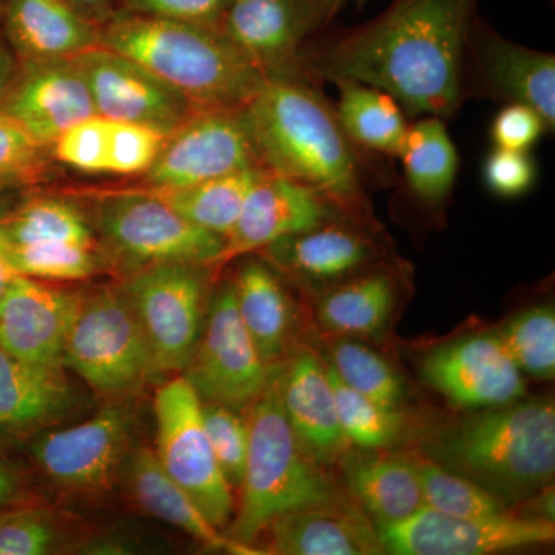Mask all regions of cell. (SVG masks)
I'll list each match as a JSON object with an SVG mask.
<instances>
[{
	"instance_id": "obj_1",
	"label": "cell",
	"mask_w": 555,
	"mask_h": 555,
	"mask_svg": "<svg viewBox=\"0 0 555 555\" xmlns=\"http://www.w3.org/2000/svg\"><path fill=\"white\" fill-rule=\"evenodd\" d=\"M480 0H392L366 24L321 35L299 68L323 86L353 79L386 91L409 118H455L467 101V39Z\"/></svg>"
},
{
	"instance_id": "obj_2",
	"label": "cell",
	"mask_w": 555,
	"mask_h": 555,
	"mask_svg": "<svg viewBox=\"0 0 555 555\" xmlns=\"http://www.w3.org/2000/svg\"><path fill=\"white\" fill-rule=\"evenodd\" d=\"M244 115L266 169L315 190L349 217L367 222L364 160L335 105L305 73L268 79Z\"/></svg>"
},
{
	"instance_id": "obj_3",
	"label": "cell",
	"mask_w": 555,
	"mask_h": 555,
	"mask_svg": "<svg viewBox=\"0 0 555 555\" xmlns=\"http://www.w3.org/2000/svg\"><path fill=\"white\" fill-rule=\"evenodd\" d=\"M101 46L144 65L199 109L244 108L266 79L218 28L116 11Z\"/></svg>"
},
{
	"instance_id": "obj_4",
	"label": "cell",
	"mask_w": 555,
	"mask_h": 555,
	"mask_svg": "<svg viewBox=\"0 0 555 555\" xmlns=\"http://www.w3.org/2000/svg\"><path fill=\"white\" fill-rule=\"evenodd\" d=\"M281 367L250 404L241 505L230 539L251 546L276 517L301 507L347 502L345 492L299 448L281 403Z\"/></svg>"
},
{
	"instance_id": "obj_5",
	"label": "cell",
	"mask_w": 555,
	"mask_h": 555,
	"mask_svg": "<svg viewBox=\"0 0 555 555\" xmlns=\"http://www.w3.org/2000/svg\"><path fill=\"white\" fill-rule=\"evenodd\" d=\"M467 478L505 500L539 495L555 473V409L551 400L514 401L469 416L444 447Z\"/></svg>"
},
{
	"instance_id": "obj_6",
	"label": "cell",
	"mask_w": 555,
	"mask_h": 555,
	"mask_svg": "<svg viewBox=\"0 0 555 555\" xmlns=\"http://www.w3.org/2000/svg\"><path fill=\"white\" fill-rule=\"evenodd\" d=\"M62 364L108 397L137 392L156 375L147 341L120 287L80 295Z\"/></svg>"
},
{
	"instance_id": "obj_7",
	"label": "cell",
	"mask_w": 555,
	"mask_h": 555,
	"mask_svg": "<svg viewBox=\"0 0 555 555\" xmlns=\"http://www.w3.org/2000/svg\"><path fill=\"white\" fill-rule=\"evenodd\" d=\"M93 224L108 254L130 272L160 262L210 268L224 247L222 236L188 221L150 190L105 196Z\"/></svg>"
},
{
	"instance_id": "obj_8",
	"label": "cell",
	"mask_w": 555,
	"mask_h": 555,
	"mask_svg": "<svg viewBox=\"0 0 555 555\" xmlns=\"http://www.w3.org/2000/svg\"><path fill=\"white\" fill-rule=\"evenodd\" d=\"M207 266L160 262L131 272L120 291L147 341L156 374L184 372L206 321Z\"/></svg>"
},
{
	"instance_id": "obj_9",
	"label": "cell",
	"mask_w": 555,
	"mask_h": 555,
	"mask_svg": "<svg viewBox=\"0 0 555 555\" xmlns=\"http://www.w3.org/2000/svg\"><path fill=\"white\" fill-rule=\"evenodd\" d=\"M155 455L167 476L181 486L211 525L222 528L233 514L232 489L222 477L211 451L201 398L182 377L171 378L156 390Z\"/></svg>"
},
{
	"instance_id": "obj_10",
	"label": "cell",
	"mask_w": 555,
	"mask_h": 555,
	"mask_svg": "<svg viewBox=\"0 0 555 555\" xmlns=\"http://www.w3.org/2000/svg\"><path fill=\"white\" fill-rule=\"evenodd\" d=\"M346 0H232L218 30L266 79L301 75L299 57Z\"/></svg>"
},
{
	"instance_id": "obj_11",
	"label": "cell",
	"mask_w": 555,
	"mask_h": 555,
	"mask_svg": "<svg viewBox=\"0 0 555 555\" xmlns=\"http://www.w3.org/2000/svg\"><path fill=\"white\" fill-rule=\"evenodd\" d=\"M276 366H268L247 334L236 308L232 281L208 301L206 321L184 378L201 401L246 409L269 386Z\"/></svg>"
},
{
	"instance_id": "obj_12",
	"label": "cell",
	"mask_w": 555,
	"mask_h": 555,
	"mask_svg": "<svg viewBox=\"0 0 555 555\" xmlns=\"http://www.w3.org/2000/svg\"><path fill=\"white\" fill-rule=\"evenodd\" d=\"M133 420L124 406L96 415L33 441L31 456L51 483L72 494H100L124 473L131 454Z\"/></svg>"
},
{
	"instance_id": "obj_13",
	"label": "cell",
	"mask_w": 555,
	"mask_h": 555,
	"mask_svg": "<svg viewBox=\"0 0 555 555\" xmlns=\"http://www.w3.org/2000/svg\"><path fill=\"white\" fill-rule=\"evenodd\" d=\"M383 551L396 555H483L542 545L555 537L550 518L463 517L423 506L414 516L378 528Z\"/></svg>"
},
{
	"instance_id": "obj_14",
	"label": "cell",
	"mask_w": 555,
	"mask_h": 555,
	"mask_svg": "<svg viewBox=\"0 0 555 555\" xmlns=\"http://www.w3.org/2000/svg\"><path fill=\"white\" fill-rule=\"evenodd\" d=\"M257 166L244 108L201 109L167 137L145 181L152 189L189 188Z\"/></svg>"
},
{
	"instance_id": "obj_15",
	"label": "cell",
	"mask_w": 555,
	"mask_h": 555,
	"mask_svg": "<svg viewBox=\"0 0 555 555\" xmlns=\"http://www.w3.org/2000/svg\"><path fill=\"white\" fill-rule=\"evenodd\" d=\"M102 118L141 124L167 137L201 112L181 91L139 62L104 46L73 57Z\"/></svg>"
},
{
	"instance_id": "obj_16",
	"label": "cell",
	"mask_w": 555,
	"mask_h": 555,
	"mask_svg": "<svg viewBox=\"0 0 555 555\" xmlns=\"http://www.w3.org/2000/svg\"><path fill=\"white\" fill-rule=\"evenodd\" d=\"M466 98L529 105L555 127V56L503 38L480 16L467 39Z\"/></svg>"
},
{
	"instance_id": "obj_17",
	"label": "cell",
	"mask_w": 555,
	"mask_h": 555,
	"mask_svg": "<svg viewBox=\"0 0 555 555\" xmlns=\"http://www.w3.org/2000/svg\"><path fill=\"white\" fill-rule=\"evenodd\" d=\"M422 377L456 409L505 406L526 393L524 374L496 335H474L437 347L423 360Z\"/></svg>"
},
{
	"instance_id": "obj_18",
	"label": "cell",
	"mask_w": 555,
	"mask_h": 555,
	"mask_svg": "<svg viewBox=\"0 0 555 555\" xmlns=\"http://www.w3.org/2000/svg\"><path fill=\"white\" fill-rule=\"evenodd\" d=\"M0 113L47 147L69 127L96 115L87 80L73 57L25 62L0 96Z\"/></svg>"
},
{
	"instance_id": "obj_19",
	"label": "cell",
	"mask_w": 555,
	"mask_h": 555,
	"mask_svg": "<svg viewBox=\"0 0 555 555\" xmlns=\"http://www.w3.org/2000/svg\"><path fill=\"white\" fill-rule=\"evenodd\" d=\"M338 215L346 214L315 190L266 169L224 238L218 266L262 250L284 236L308 232Z\"/></svg>"
},
{
	"instance_id": "obj_20",
	"label": "cell",
	"mask_w": 555,
	"mask_h": 555,
	"mask_svg": "<svg viewBox=\"0 0 555 555\" xmlns=\"http://www.w3.org/2000/svg\"><path fill=\"white\" fill-rule=\"evenodd\" d=\"M80 294L17 275L0 299V347L28 364L64 369L65 338Z\"/></svg>"
},
{
	"instance_id": "obj_21",
	"label": "cell",
	"mask_w": 555,
	"mask_h": 555,
	"mask_svg": "<svg viewBox=\"0 0 555 555\" xmlns=\"http://www.w3.org/2000/svg\"><path fill=\"white\" fill-rule=\"evenodd\" d=\"M360 225L366 222L338 215L308 232L284 236L262 250L269 264L284 275L309 286L328 288L366 272L379 258L375 241Z\"/></svg>"
},
{
	"instance_id": "obj_22",
	"label": "cell",
	"mask_w": 555,
	"mask_h": 555,
	"mask_svg": "<svg viewBox=\"0 0 555 555\" xmlns=\"http://www.w3.org/2000/svg\"><path fill=\"white\" fill-rule=\"evenodd\" d=\"M281 403L299 448L317 465H334L349 441L339 425L328 369L309 349H301L281 367Z\"/></svg>"
},
{
	"instance_id": "obj_23",
	"label": "cell",
	"mask_w": 555,
	"mask_h": 555,
	"mask_svg": "<svg viewBox=\"0 0 555 555\" xmlns=\"http://www.w3.org/2000/svg\"><path fill=\"white\" fill-rule=\"evenodd\" d=\"M0 27L24 64L72 60L101 46V25L65 0H0Z\"/></svg>"
},
{
	"instance_id": "obj_24",
	"label": "cell",
	"mask_w": 555,
	"mask_h": 555,
	"mask_svg": "<svg viewBox=\"0 0 555 555\" xmlns=\"http://www.w3.org/2000/svg\"><path fill=\"white\" fill-rule=\"evenodd\" d=\"M268 553L281 555L383 554L377 526L350 500L276 517L266 529Z\"/></svg>"
},
{
	"instance_id": "obj_25",
	"label": "cell",
	"mask_w": 555,
	"mask_h": 555,
	"mask_svg": "<svg viewBox=\"0 0 555 555\" xmlns=\"http://www.w3.org/2000/svg\"><path fill=\"white\" fill-rule=\"evenodd\" d=\"M64 369L35 366L0 347V441L38 434L73 406Z\"/></svg>"
},
{
	"instance_id": "obj_26",
	"label": "cell",
	"mask_w": 555,
	"mask_h": 555,
	"mask_svg": "<svg viewBox=\"0 0 555 555\" xmlns=\"http://www.w3.org/2000/svg\"><path fill=\"white\" fill-rule=\"evenodd\" d=\"M345 478L350 494L377 529L406 520L425 506L415 455L379 449L349 456Z\"/></svg>"
},
{
	"instance_id": "obj_27",
	"label": "cell",
	"mask_w": 555,
	"mask_h": 555,
	"mask_svg": "<svg viewBox=\"0 0 555 555\" xmlns=\"http://www.w3.org/2000/svg\"><path fill=\"white\" fill-rule=\"evenodd\" d=\"M127 481L131 495L150 516L159 518L185 534L192 535L204 546L229 554L259 555L262 551L243 545L218 531L217 526L208 521L203 511L193 502L192 496L175 483L159 465L155 452L139 448L127 460Z\"/></svg>"
},
{
	"instance_id": "obj_28",
	"label": "cell",
	"mask_w": 555,
	"mask_h": 555,
	"mask_svg": "<svg viewBox=\"0 0 555 555\" xmlns=\"http://www.w3.org/2000/svg\"><path fill=\"white\" fill-rule=\"evenodd\" d=\"M236 308L247 334L268 366L281 364L294 332V305L278 270L262 259H248L235 280Z\"/></svg>"
},
{
	"instance_id": "obj_29",
	"label": "cell",
	"mask_w": 555,
	"mask_h": 555,
	"mask_svg": "<svg viewBox=\"0 0 555 555\" xmlns=\"http://www.w3.org/2000/svg\"><path fill=\"white\" fill-rule=\"evenodd\" d=\"M396 298L393 273L372 268L328 287L318 301V321L324 331L341 337H374L386 327Z\"/></svg>"
},
{
	"instance_id": "obj_30",
	"label": "cell",
	"mask_w": 555,
	"mask_h": 555,
	"mask_svg": "<svg viewBox=\"0 0 555 555\" xmlns=\"http://www.w3.org/2000/svg\"><path fill=\"white\" fill-rule=\"evenodd\" d=\"M338 87L335 105L339 124L350 141L363 152L400 155L409 122L403 108L386 91L353 79L334 82Z\"/></svg>"
},
{
	"instance_id": "obj_31",
	"label": "cell",
	"mask_w": 555,
	"mask_h": 555,
	"mask_svg": "<svg viewBox=\"0 0 555 555\" xmlns=\"http://www.w3.org/2000/svg\"><path fill=\"white\" fill-rule=\"evenodd\" d=\"M398 158L416 198L438 206L451 195L459 171V153L444 119L425 116L409 124Z\"/></svg>"
},
{
	"instance_id": "obj_32",
	"label": "cell",
	"mask_w": 555,
	"mask_h": 555,
	"mask_svg": "<svg viewBox=\"0 0 555 555\" xmlns=\"http://www.w3.org/2000/svg\"><path fill=\"white\" fill-rule=\"evenodd\" d=\"M264 171L262 166L248 167L189 188L150 189V192L188 221L225 238L235 225L248 193Z\"/></svg>"
},
{
	"instance_id": "obj_33",
	"label": "cell",
	"mask_w": 555,
	"mask_h": 555,
	"mask_svg": "<svg viewBox=\"0 0 555 555\" xmlns=\"http://www.w3.org/2000/svg\"><path fill=\"white\" fill-rule=\"evenodd\" d=\"M0 243L5 247L42 243L96 246V232L76 204L39 196L17 201L0 217Z\"/></svg>"
},
{
	"instance_id": "obj_34",
	"label": "cell",
	"mask_w": 555,
	"mask_h": 555,
	"mask_svg": "<svg viewBox=\"0 0 555 555\" xmlns=\"http://www.w3.org/2000/svg\"><path fill=\"white\" fill-rule=\"evenodd\" d=\"M339 425L350 444L364 451L392 448L406 430V416L400 408L385 406L346 386L328 366Z\"/></svg>"
},
{
	"instance_id": "obj_35",
	"label": "cell",
	"mask_w": 555,
	"mask_h": 555,
	"mask_svg": "<svg viewBox=\"0 0 555 555\" xmlns=\"http://www.w3.org/2000/svg\"><path fill=\"white\" fill-rule=\"evenodd\" d=\"M521 374L537 379L555 375V312L543 305L526 309L496 334Z\"/></svg>"
},
{
	"instance_id": "obj_36",
	"label": "cell",
	"mask_w": 555,
	"mask_h": 555,
	"mask_svg": "<svg viewBox=\"0 0 555 555\" xmlns=\"http://www.w3.org/2000/svg\"><path fill=\"white\" fill-rule=\"evenodd\" d=\"M425 506L452 516L486 517L507 513L500 499L470 478L456 476L434 460L415 455Z\"/></svg>"
},
{
	"instance_id": "obj_37",
	"label": "cell",
	"mask_w": 555,
	"mask_h": 555,
	"mask_svg": "<svg viewBox=\"0 0 555 555\" xmlns=\"http://www.w3.org/2000/svg\"><path fill=\"white\" fill-rule=\"evenodd\" d=\"M5 250L17 275L39 281L86 280L101 272L107 262L96 246L75 243L30 244Z\"/></svg>"
},
{
	"instance_id": "obj_38",
	"label": "cell",
	"mask_w": 555,
	"mask_h": 555,
	"mask_svg": "<svg viewBox=\"0 0 555 555\" xmlns=\"http://www.w3.org/2000/svg\"><path fill=\"white\" fill-rule=\"evenodd\" d=\"M331 356L328 366L350 389L385 406L400 408L403 403L406 389L400 375L367 346L343 339L332 347Z\"/></svg>"
},
{
	"instance_id": "obj_39",
	"label": "cell",
	"mask_w": 555,
	"mask_h": 555,
	"mask_svg": "<svg viewBox=\"0 0 555 555\" xmlns=\"http://www.w3.org/2000/svg\"><path fill=\"white\" fill-rule=\"evenodd\" d=\"M62 539L60 520L46 507L0 511V555L53 554Z\"/></svg>"
},
{
	"instance_id": "obj_40",
	"label": "cell",
	"mask_w": 555,
	"mask_h": 555,
	"mask_svg": "<svg viewBox=\"0 0 555 555\" xmlns=\"http://www.w3.org/2000/svg\"><path fill=\"white\" fill-rule=\"evenodd\" d=\"M204 429L211 451L230 489H240L246 470L248 425L235 409L201 401Z\"/></svg>"
},
{
	"instance_id": "obj_41",
	"label": "cell",
	"mask_w": 555,
	"mask_h": 555,
	"mask_svg": "<svg viewBox=\"0 0 555 555\" xmlns=\"http://www.w3.org/2000/svg\"><path fill=\"white\" fill-rule=\"evenodd\" d=\"M166 139L152 127L108 119L107 173H147Z\"/></svg>"
},
{
	"instance_id": "obj_42",
	"label": "cell",
	"mask_w": 555,
	"mask_h": 555,
	"mask_svg": "<svg viewBox=\"0 0 555 555\" xmlns=\"http://www.w3.org/2000/svg\"><path fill=\"white\" fill-rule=\"evenodd\" d=\"M49 149L0 113V182L21 188L30 184L46 169Z\"/></svg>"
},
{
	"instance_id": "obj_43",
	"label": "cell",
	"mask_w": 555,
	"mask_h": 555,
	"mask_svg": "<svg viewBox=\"0 0 555 555\" xmlns=\"http://www.w3.org/2000/svg\"><path fill=\"white\" fill-rule=\"evenodd\" d=\"M108 119L100 115L80 120L53 142L54 155L72 169L107 173Z\"/></svg>"
},
{
	"instance_id": "obj_44",
	"label": "cell",
	"mask_w": 555,
	"mask_h": 555,
	"mask_svg": "<svg viewBox=\"0 0 555 555\" xmlns=\"http://www.w3.org/2000/svg\"><path fill=\"white\" fill-rule=\"evenodd\" d=\"M537 170L528 152L495 147L485 160L486 188L502 198H517L534 185Z\"/></svg>"
},
{
	"instance_id": "obj_45",
	"label": "cell",
	"mask_w": 555,
	"mask_h": 555,
	"mask_svg": "<svg viewBox=\"0 0 555 555\" xmlns=\"http://www.w3.org/2000/svg\"><path fill=\"white\" fill-rule=\"evenodd\" d=\"M232 0H116L120 11L217 28Z\"/></svg>"
},
{
	"instance_id": "obj_46",
	"label": "cell",
	"mask_w": 555,
	"mask_h": 555,
	"mask_svg": "<svg viewBox=\"0 0 555 555\" xmlns=\"http://www.w3.org/2000/svg\"><path fill=\"white\" fill-rule=\"evenodd\" d=\"M547 133L545 120L534 108L525 104H505L491 126L495 147L529 152Z\"/></svg>"
},
{
	"instance_id": "obj_47",
	"label": "cell",
	"mask_w": 555,
	"mask_h": 555,
	"mask_svg": "<svg viewBox=\"0 0 555 555\" xmlns=\"http://www.w3.org/2000/svg\"><path fill=\"white\" fill-rule=\"evenodd\" d=\"M65 2L101 27L118 11L116 0H65Z\"/></svg>"
},
{
	"instance_id": "obj_48",
	"label": "cell",
	"mask_w": 555,
	"mask_h": 555,
	"mask_svg": "<svg viewBox=\"0 0 555 555\" xmlns=\"http://www.w3.org/2000/svg\"><path fill=\"white\" fill-rule=\"evenodd\" d=\"M22 492V480L17 470L0 460V511L16 502Z\"/></svg>"
},
{
	"instance_id": "obj_49",
	"label": "cell",
	"mask_w": 555,
	"mask_h": 555,
	"mask_svg": "<svg viewBox=\"0 0 555 555\" xmlns=\"http://www.w3.org/2000/svg\"><path fill=\"white\" fill-rule=\"evenodd\" d=\"M14 76V56L11 50L9 40L3 35L2 27H0V96L3 91L9 87L10 80Z\"/></svg>"
},
{
	"instance_id": "obj_50",
	"label": "cell",
	"mask_w": 555,
	"mask_h": 555,
	"mask_svg": "<svg viewBox=\"0 0 555 555\" xmlns=\"http://www.w3.org/2000/svg\"><path fill=\"white\" fill-rule=\"evenodd\" d=\"M17 276L14 269L11 268L10 259L7 257L5 247L0 243V299L5 295L7 288H9L11 281Z\"/></svg>"
},
{
	"instance_id": "obj_51",
	"label": "cell",
	"mask_w": 555,
	"mask_h": 555,
	"mask_svg": "<svg viewBox=\"0 0 555 555\" xmlns=\"http://www.w3.org/2000/svg\"><path fill=\"white\" fill-rule=\"evenodd\" d=\"M22 189L24 188H21V185L0 182V217L17 203Z\"/></svg>"
},
{
	"instance_id": "obj_52",
	"label": "cell",
	"mask_w": 555,
	"mask_h": 555,
	"mask_svg": "<svg viewBox=\"0 0 555 555\" xmlns=\"http://www.w3.org/2000/svg\"><path fill=\"white\" fill-rule=\"evenodd\" d=\"M346 2H349V0H346ZM353 3H357V7H364L369 2V0H352Z\"/></svg>"
}]
</instances>
